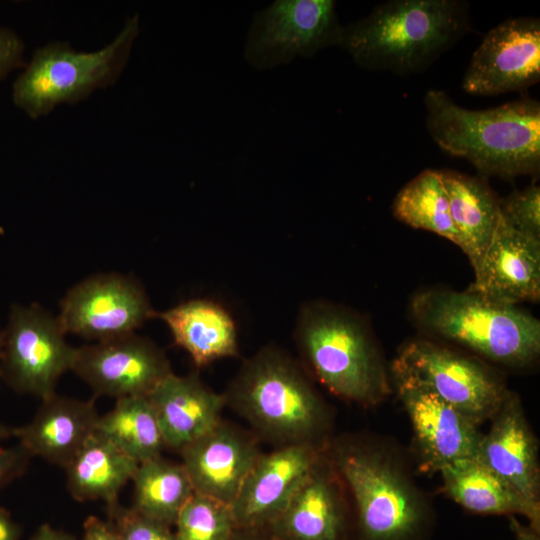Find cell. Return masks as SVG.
<instances>
[{
    "label": "cell",
    "instance_id": "6da1fadb",
    "mask_svg": "<svg viewBox=\"0 0 540 540\" xmlns=\"http://www.w3.org/2000/svg\"><path fill=\"white\" fill-rule=\"evenodd\" d=\"M426 126L447 154L463 158L479 176L505 180L539 175L540 103L524 96L485 110L459 106L443 90L424 97Z\"/></svg>",
    "mask_w": 540,
    "mask_h": 540
},
{
    "label": "cell",
    "instance_id": "7a4b0ae2",
    "mask_svg": "<svg viewBox=\"0 0 540 540\" xmlns=\"http://www.w3.org/2000/svg\"><path fill=\"white\" fill-rule=\"evenodd\" d=\"M463 0H390L342 28L339 47L360 68L398 75L426 70L468 32Z\"/></svg>",
    "mask_w": 540,
    "mask_h": 540
},
{
    "label": "cell",
    "instance_id": "3957f363",
    "mask_svg": "<svg viewBox=\"0 0 540 540\" xmlns=\"http://www.w3.org/2000/svg\"><path fill=\"white\" fill-rule=\"evenodd\" d=\"M253 429L279 446L319 445L327 409L303 366L276 345L246 359L223 394Z\"/></svg>",
    "mask_w": 540,
    "mask_h": 540
},
{
    "label": "cell",
    "instance_id": "277c9868",
    "mask_svg": "<svg viewBox=\"0 0 540 540\" xmlns=\"http://www.w3.org/2000/svg\"><path fill=\"white\" fill-rule=\"evenodd\" d=\"M294 340L309 371L334 395L373 405L389 392L371 330L354 311L322 301L305 303L296 319Z\"/></svg>",
    "mask_w": 540,
    "mask_h": 540
},
{
    "label": "cell",
    "instance_id": "5b68a950",
    "mask_svg": "<svg viewBox=\"0 0 540 540\" xmlns=\"http://www.w3.org/2000/svg\"><path fill=\"white\" fill-rule=\"evenodd\" d=\"M410 312L424 332L495 363L523 367L540 353V322L517 305L467 290L430 289L413 297Z\"/></svg>",
    "mask_w": 540,
    "mask_h": 540
},
{
    "label": "cell",
    "instance_id": "8992f818",
    "mask_svg": "<svg viewBox=\"0 0 540 540\" xmlns=\"http://www.w3.org/2000/svg\"><path fill=\"white\" fill-rule=\"evenodd\" d=\"M140 33L139 14L129 16L117 35L96 51L75 50L69 42L37 47L13 82L11 99L28 118L46 117L59 105L85 101L118 81Z\"/></svg>",
    "mask_w": 540,
    "mask_h": 540
},
{
    "label": "cell",
    "instance_id": "52a82bcc",
    "mask_svg": "<svg viewBox=\"0 0 540 540\" xmlns=\"http://www.w3.org/2000/svg\"><path fill=\"white\" fill-rule=\"evenodd\" d=\"M328 459L353 499L360 540H417L422 535L427 504L392 455L345 440L332 446Z\"/></svg>",
    "mask_w": 540,
    "mask_h": 540
},
{
    "label": "cell",
    "instance_id": "ba28073f",
    "mask_svg": "<svg viewBox=\"0 0 540 540\" xmlns=\"http://www.w3.org/2000/svg\"><path fill=\"white\" fill-rule=\"evenodd\" d=\"M342 28L333 0H275L253 14L243 56L252 68L270 70L339 46Z\"/></svg>",
    "mask_w": 540,
    "mask_h": 540
},
{
    "label": "cell",
    "instance_id": "9c48e42d",
    "mask_svg": "<svg viewBox=\"0 0 540 540\" xmlns=\"http://www.w3.org/2000/svg\"><path fill=\"white\" fill-rule=\"evenodd\" d=\"M65 334L58 318L39 304H13L3 329L0 378L14 391L42 401L54 395L75 355Z\"/></svg>",
    "mask_w": 540,
    "mask_h": 540
},
{
    "label": "cell",
    "instance_id": "30bf717a",
    "mask_svg": "<svg viewBox=\"0 0 540 540\" xmlns=\"http://www.w3.org/2000/svg\"><path fill=\"white\" fill-rule=\"evenodd\" d=\"M392 365L476 426L494 416L508 392L500 377L480 360L426 339L407 343Z\"/></svg>",
    "mask_w": 540,
    "mask_h": 540
},
{
    "label": "cell",
    "instance_id": "8fae6325",
    "mask_svg": "<svg viewBox=\"0 0 540 540\" xmlns=\"http://www.w3.org/2000/svg\"><path fill=\"white\" fill-rule=\"evenodd\" d=\"M57 316L64 332L104 341L133 334L156 316L140 283L118 273L91 276L72 287Z\"/></svg>",
    "mask_w": 540,
    "mask_h": 540
},
{
    "label": "cell",
    "instance_id": "7c38bea8",
    "mask_svg": "<svg viewBox=\"0 0 540 540\" xmlns=\"http://www.w3.org/2000/svg\"><path fill=\"white\" fill-rule=\"evenodd\" d=\"M540 80V20L507 19L493 27L474 51L462 88L493 96L527 90Z\"/></svg>",
    "mask_w": 540,
    "mask_h": 540
},
{
    "label": "cell",
    "instance_id": "4fadbf2b",
    "mask_svg": "<svg viewBox=\"0 0 540 540\" xmlns=\"http://www.w3.org/2000/svg\"><path fill=\"white\" fill-rule=\"evenodd\" d=\"M71 371L96 395L147 396L172 373L162 349L135 333L75 349Z\"/></svg>",
    "mask_w": 540,
    "mask_h": 540
},
{
    "label": "cell",
    "instance_id": "5bb4252c",
    "mask_svg": "<svg viewBox=\"0 0 540 540\" xmlns=\"http://www.w3.org/2000/svg\"><path fill=\"white\" fill-rule=\"evenodd\" d=\"M391 372L425 471L477 455L483 436L478 426L404 371L392 365Z\"/></svg>",
    "mask_w": 540,
    "mask_h": 540
},
{
    "label": "cell",
    "instance_id": "9a60e30c",
    "mask_svg": "<svg viewBox=\"0 0 540 540\" xmlns=\"http://www.w3.org/2000/svg\"><path fill=\"white\" fill-rule=\"evenodd\" d=\"M322 455L320 445L310 443L261 454L231 505L237 527L270 526Z\"/></svg>",
    "mask_w": 540,
    "mask_h": 540
},
{
    "label": "cell",
    "instance_id": "2e32d148",
    "mask_svg": "<svg viewBox=\"0 0 540 540\" xmlns=\"http://www.w3.org/2000/svg\"><path fill=\"white\" fill-rule=\"evenodd\" d=\"M473 271L469 292L502 304L538 302L540 240L516 231L499 216L494 234Z\"/></svg>",
    "mask_w": 540,
    "mask_h": 540
},
{
    "label": "cell",
    "instance_id": "e0dca14e",
    "mask_svg": "<svg viewBox=\"0 0 540 540\" xmlns=\"http://www.w3.org/2000/svg\"><path fill=\"white\" fill-rule=\"evenodd\" d=\"M343 487L323 454L268 529L276 540H345L348 517Z\"/></svg>",
    "mask_w": 540,
    "mask_h": 540
},
{
    "label": "cell",
    "instance_id": "ac0fdd59",
    "mask_svg": "<svg viewBox=\"0 0 540 540\" xmlns=\"http://www.w3.org/2000/svg\"><path fill=\"white\" fill-rule=\"evenodd\" d=\"M491 421L476 457L524 500L540 508L538 444L519 397L508 391Z\"/></svg>",
    "mask_w": 540,
    "mask_h": 540
},
{
    "label": "cell",
    "instance_id": "d6986e66",
    "mask_svg": "<svg viewBox=\"0 0 540 540\" xmlns=\"http://www.w3.org/2000/svg\"><path fill=\"white\" fill-rule=\"evenodd\" d=\"M179 452L194 492L229 505L262 454L253 438L222 420Z\"/></svg>",
    "mask_w": 540,
    "mask_h": 540
},
{
    "label": "cell",
    "instance_id": "ffe728a7",
    "mask_svg": "<svg viewBox=\"0 0 540 540\" xmlns=\"http://www.w3.org/2000/svg\"><path fill=\"white\" fill-rule=\"evenodd\" d=\"M98 418L92 400L54 394L43 400L29 423L13 429V437L28 456L66 468L95 432Z\"/></svg>",
    "mask_w": 540,
    "mask_h": 540
},
{
    "label": "cell",
    "instance_id": "44dd1931",
    "mask_svg": "<svg viewBox=\"0 0 540 540\" xmlns=\"http://www.w3.org/2000/svg\"><path fill=\"white\" fill-rule=\"evenodd\" d=\"M166 447L178 452L210 431L221 420L223 394L207 387L197 375L173 372L148 395Z\"/></svg>",
    "mask_w": 540,
    "mask_h": 540
},
{
    "label": "cell",
    "instance_id": "7402d4cb",
    "mask_svg": "<svg viewBox=\"0 0 540 540\" xmlns=\"http://www.w3.org/2000/svg\"><path fill=\"white\" fill-rule=\"evenodd\" d=\"M169 328L174 343L184 349L197 367L239 354L238 332L230 312L209 299H191L156 312Z\"/></svg>",
    "mask_w": 540,
    "mask_h": 540
},
{
    "label": "cell",
    "instance_id": "603a6c76",
    "mask_svg": "<svg viewBox=\"0 0 540 540\" xmlns=\"http://www.w3.org/2000/svg\"><path fill=\"white\" fill-rule=\"evenodd\" d=\"M446 494L471 513L521 515L540 531V508L524 500L476 456L453 461L439 470Z\"/></svg>",
    "mask_w": 540,
    "mask_h": 540
},
{
    "label": "cell",
    "instance_id": "cb8c5ba5",
    "mask_svg": "<svg viewBox=\"0 0 540 540\" xmlns=\"http://www.w3.org/2000/svg\"><path fill=\"white\" fill-rule=\"evenodd\" d=\"M439 171L459 235V247L474 270L496 229L500 198L481 176H470L450 169Z\"/></svg>",
    "mask_w": 540,
    "mask_h": 540
},
{
    "label": "cell",
    "instance_id": "d4e9b609",
    "mask_svg": "<svg viewBox=\"0 0 540 540\" xmlns=\"http://www.w3.org/2000/svg\"><path fill=\"white\" fill-rule=\"evenodd\" d=\"M138 465L94 432L65 468L67 489L75 500H103L111 506Z\"/></svg>",
    "mask_w": 540,
    "mask_h": 540
},
{
    "label": "cell",
    "instance_id": "484cf974",
    "mask_svg": "<svg viewBox=\"0 0 540 540\" xmlns=\"http://www.w3.org/2000/svg\"><path fill=\"white\" fill-rule=\"evenodd\" d=\"M95 433L138 464L161 456L162 449L166 447L147 396L117 399L109 412L99 415Z\"/></svg>",
    "mask_w": 540,
    "mask_h": 540
},
{
    "label": "cell",
    "instance_id": "4316f807",
    "mask_svg": "<svg viewBox=\"0 0 540 540\" xmlns=\"http://www.w3.org/2000/svg\"><path fill=\"white\" fill-rule=\"evenodd\" d=\"M132 481L133 507L170 526L174 525L180 510L194 493L183 465L161 456L140 463Z\"/></svg>",
    "mask_w": 540,
    "mask_h": 540
},
{
    "label": "cell",
    "instance_id": "83f0119b",
    "mask_svg": "<svg viewBox=\"0 0 540 540\" xmlns=\"http://www.w3.org/2000/svg\"><path fill=\"white\" fill-rule=\"evenodd\" d=\"M392 211L410 227L433 232L459 247V235L439 170L426 169L408 182L395 196Z\"/></svg>",
    "mask_w": 540,
    "mask_h": 540
},
{
    "label": "cell",
    "instance_id": "f1b7e54d",
    "mask_svg": "<svg viewBox=\"0 0 540 540\" xmlns=\"http://www.w3.org/2000/svg\"><path fill=\"white\" fill-rule=\"evenodd\" d=\"M175 540H229L237 529L232 506L194 492L174 523Z\"/></svg>",
    "mask_w": 540,
    "mask_h": 540
},
{
    "label": "cell",
    "instance_id": "f546056e",
    "mask_svg": "<svg viewBox=\"0 0 540 540\" xmlns=\"http://www.w3.org/2000/svg\"><path fill=\"white\" fill-rule=\"evenodd\" d=\"M499 213L516 231L540 240V188L535 183L500 198Z\"/></svg>",
    "mask_w": 540,
    "mask_h": 540
},
{
    "label": "cell",
    "instance_id": "4dcf8cb0",
    "mask_svg": "<svg viewBox=\"0 0 540 540\" xmlns=\"http://www.w3.org/2000/svg\"><path fill=\"white\" fill-rule=\"evenodd\" d=\"M109 522L120 540H175L170 525L151 518L134 507L108 506Z\"/></svg>",
    "mask_w": 540,
    "mask_h": 540
},
{
    "label": "cell",
    "instance_id": "1f68e13d",
    "mask_svg": "<svg viewBox=\"0 0 540 540\" xmlns=\"http://www.w3.org/2000/svg\"><path fill=\"white\" fill-rule=\"evenodd\" d=\"M25 43L13 29L0 25V82L25 66Z\"/></svg>",
    "mask_w": 540,
    "mask_h": 540
},
{
    "label": "cell",
    "instance_id": "d6a6232c",
    "mask_svg": "<svg viewBox=\"0 0 540 540\" xmlns=\"http://www.w3.org/2000/svg\"><path fill=\"white\" fill-rule=\"evenodd\" d=\"M28 455L20 447H0V490L25 469Z\"/></svg>",
    "mask_w": 540,
    "mask_h": 540
},
{
    "label": "cell",
    "instance_id": "836d02e7",
    "mask_svg": "<svg viewBox=\"0 0 540 540\" xmlns=\"http://www.w3.org/2000/svg\"><path fill=\"white\" fill-rule=\"evenodd\" d=\"M81 540H120L109 521H103L96 516H89L83 525Z\"/></svg>",
    "mask_w": 540,
    "mask_h": 540
},
{
    "label": "cell",
    "instance_id": "e575fe53",
    "mask_svg": "<svg viewBox=\"0 0 540 540\" xmlns=\"http://www.w3.org/2000/svg\"><path fill=\"white\" fill-rule=\"evenodd\" d=\"M229 540H276L268 527L245 528L237 527Z\"/></svg>",
    "mask_w": 540,
    "mask_h": 540
},
{
    "label": "cell",
    "instance_id": "d590c367",
    "mask_svg": "<svg viewBox=\"0 0 540 540\" xmlns=\"http://www.w3.org/2000/svg\"><path fill=\"white\" fill-rule=\"evenodd\" d=\"M19 528L10 513L0 507V540H18Z\"/></svg>",
    "mask_w": 540,
    "mask_h": 540
},
{
    "label": "cell",
    "instance_id": "8d00e7d4",
    "mask_svg": "<svg viewBox=\"0 0 540 540\" xmlns=\"http://www.w3.org/2000/svg\"><path fill=\"white\" fill-rule=\"evenodd\" d=\"M510 528L515 535L516 540H540L538 530L530 525H525L517 520L515 516H508Z\"/></svg>",
    "mask_w": 540,
    "mask_h": 540
},
{
    "label": "cell",
    "instance_id": "74e56055",
    "mask_svg": "<svg viewBox=\"0 0 540 540\" xmlns=\"http://www.w3.org/2000/svg\"><path fill=\"white\" fill-rule=\"evenodd\" d=\"M31 540H77L72 535L55 529L48 524L41 525Z\"/></svg>",
    "mask_w": 540,
    "mask_h": 540
},
{
    "label": "cell",
    "instance_id": "f35d334b",
    "mask_svg": "<svg viewBox=\"0 0 540 540\" xmlns=\"http://www.w3.org/2000/svg\"><path fill=\"white\" fill-rule=\"evenodd\" d=\"M13 429L14 428H9L8 426L0 422V442L13 436Z\"/></svg>",
    "mask_w": 540,
    "mask_h": 540
},
{
    "label": "cell",
    "instance_id": "ab89813d",
    "mask_svg": "<svg viewBox=\"0 0 540 540\" xmlns=\"http://www.w3.org/2000/svg\"><path fill=\"white\" fill-rule=\"evenodd\" d=\"M2 343H3V329L0 324V354H1V349H2Z\"/></svg>",
    "mask_w": 540,
    "mask_h": 540
}]
</instances>
